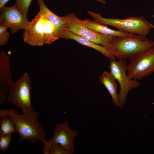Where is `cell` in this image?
Instances as JSON below:
<instances>
[{"label":"cell","mask_w":154,"mask_h":154,"mask_svg":"<svg viewBox=\"0 0 154 154\" xmlns=\"http://www.w3.org/2000/svg\"><path fill=\"white\" fill-rule=\"evenodd\" d=\"M22 37L25 42L31 46H41L45 44L43 21L39 12L24 29Z\"/></svg>","instance_id":"10"},{"label":"cell","mask_w":154,"mask_h":154,"mask_svg":"<svg viewBox=\"0 0 154 154\" xmlns=\"http://www.w3.org/2000/svg\"><path fill=\"white\" fill-rule=\"evenodd\" d=\"M49 154H70L59 143H54L50 148Z\"/></svg>","instance_id":"20"},{"label":"cell","mask_w":154,"mask_h":154,"mask_svg":"<svg viewBox=\"0 0 154 154\" xmlns=\"http://www.w3.org/2000/svg\"><path fill=\"white\" fill-rule=\"evenodd\" d=\"M153 18L154 20V15H153Z\"/></svg>","instance_id":"25"},{"label":"cell","mask_w":154,"mask_h":154,"mask_svg":"<svg viewBox=\"0 0 154 154\" xmlns=\"http://www.w3.org/2000/svg\"><path fill=\"white\" fill-rule=\"evenodd\" d=\"M8 27L0 24V45H5L9 40V32L7 30Z\"/></svg>","instance_id":"19"},{"label":"cell","mask_w":154,"mask_h":154,"mask_svg":"<svg viewBox=\"0 0 154 154\" xmlns=\"http://www.w3.org/2000/svg\"><path fill=\"white\" fill-rule=\"evenodd\" d=\"M125 60L110 59L109 68L110 72L119 83L120 90L118 94L120 107L122 108L124 105L128 92L137 88L140 83L136 80L132 79L126 74L127 65Z\"/></svg>","instance_id":"6"},{"label":"cell","mask_w":154,"mask_h":154,"mask_svg":"<svg viewBox=\"0 0 154 154\" xmlns=\"http://www.w3.org/2000/svg\"><path fill=\"white\" fill-rule=\"evenodd\" d=\"M17 132L15 124L10 117H0V137Z\"/></svg>","instance_id":"17"},{"label":"cell","mask_w":154,"mask_h":154,"mask_svg":"<svg viewBox=\"0 0 154 154\" xmlns=\"http://www.w3.org/2000/svg\"><path fill=\"white\" fill-rule=\"evenodd\" d=\"M154 47V41L146 36H114L108 50L119 60H130L140 54Z\"/></svg>","instance_id":"2"},{"label":"cell","mask_w":154,"mask_h":154,"mask_svg":"<svg viewBox=\"0 0 154 154\" xmlns=\"http://www.w3.org/2000/svg\"><path fill=\"white\" fill-rule=\"evenodd\" d=\"M31 84L28 74L25 72L17 81L13 83L9 88V102L19 107L23 112H31L34 110L30 94Z\"/></svg>","instance_id":"4"},{"label":"cell","mask_w":154,"mask_h":154,"mask_svg":"<svg viewBox=\"0 0 154 154\" xmlns=\"http://www.w3.org/2000/svg\"><path fill=\"white\" fill-rule=\"evenodd\" d=\"M15 4L19 10L24 15L27 17L29 6L32 0H15Z\"/></svg>","instance_id":"18"},{"label":"cell","mask_w":154,"mask_h":154,"mask_svg":"<svg viewBox=\"0 0 154 154\" xmlns=\"http://www.w3.org/2000/svg\"><path fill=\"white\" fill-rule=\"evenodd\" d=\"M9 0H0V9L3 6L9 1Z\"/></svg>","instance_id":"22"},{"label":"cell","mask_w":154,"mask_h":154,"mask_svg":"<svg viewBox=\"0 0 154 154\" xmlns=\"http://www.w3.org/2000/svg\"><path fill=\"white\" fill-rule=\"evenodd\" d=\"M85 26L90 30L101 34L114 36L129 37L135 34L122 31L119 30H115L108 27L105 25L101 24L94 20L86 19L83 20Z\"/></svg>","instance_id":"13"},{"label":"cell","mask_w":154,"mask_h":154,"mask_svg":"<svg viewBox=\"0 0 154 154\" xmlns=\"http://www.w3.org/2000/svg\"><path fill=\"white\" fill-rule=\"evenodd\" d=\"M40 115L34 110L20 114L13 109L0 110V117H9L14 121L19 136V143L25 140L33 143L39 141L43 143L46 141L45 132L38 120Z\"/></svg>","instance_id":"1"},{"label":"cell","mask_w":154,"mask_h":154,"mask_svg":"<svg viewBox=\"0 0 154 154\" xmlns=\"http://www.w3.org/2000/svg\"><path fill=\"white\" fill-rule=\"evenodd\" d=\"M12 83L9 57L2 51L0 53V106L5 102Z\"/></svg>","instance_id":"11"},{"label":"cell","mask_w":154,"mask_h":154,"mask_svg":"<svg viewBox=\"0 0 154 154\" xmlns=\"http://www.w3.org/2000/svg\"><path fill=\"white\" fill-rule=\"evenodd\" d=\"M62 17L65 22V30L70 31L94 43L102 45L108 49L114 36L90 30L85 26L83 20L78 19L74 13L68 14Z\"/></svg>","instance_id":"5"},{"label":"cell","mask_w":154,"mask_h":154,"mask_svg":"<svg viewBox=\"0 0 154 154\" xmlns=\"http://www.w3.org/2000/svg\"><path fill=\"white\" fill-rule=\"evenodd\" d=\"M151 28L154 29V25H153L152 24H151Z\"/></svg>","instance_id":"24"},{"label":"cell","mask_w":154,"mask_h":154,"mask_svg":"<svg viewBox=\"0 0 154 154\" xmlns=\"http://www.w3.org/2000/svg\"><path fill=\"white\" fill-rule=\"evenodd\" d=\"M39 7V13L45 16L56 27L58 36L60 37L65 30V21L62 17L58 16L51 11L47 7L43 0H37Z\"/></svg>","instance_id":"14"},{"label":"cell","mask_w":154,"mask_h":154,"mask_svg":"<svg viewBox=\"0 0 154 154\" xmlns=\"http://www.w3.org/2000/svg\"><path fill=\"white\" fill-rule=\"evenodd\" d=\"M88 13L95 21L101 24L111 25L122 31L142 36H146L151 28V24L142 15L129 17L123 19L105 18L99 13L88 11Z\"/></svg>","instance_id":"3"},{"label":"cell","mask_w":154,"mask_h":154,"mask_svg":"<svg viewBox=\"0 0 154 154\" xmlns=\"http://www.w3.org/2000/svg\"><path fill=\"white\" fill-rule=\"evenodd\" d=\"M78 135L77 131L71 129L67 121L57 124L52 137L44 143L43 149L48 152L52 145L59 143L72 154L74 151V140Z\"/></svg>","instance_id":"8"},{"label":"cell","mask_w":154,"mask_h":154,"mask_svg":"<svg viewBox=\"0 0 154 154\" xmlns=\"http://www.w3.org/2000/svg\"><path fill=\"white\" fill-rule=\"evenodd\" d=\"M127 75L131 79L140 80L154 72V48L130 60Z\"/></svg>","instance_id":"7"},{"label":"cell","mask_w":154,"mask_h":154,"mask_svg":"<svg viewBox=\"0 0 154 154\" xmlns=\"http://www.w3.org/2000/svg\"><path fill=\"white\" fill-rule=\"evenodd\" d=\"M12 133L0 137V149L6 151L8 149Z\"/></svg>","instance_id":"21"},{"label":"cell","mask_w":154,"mask_h":154,"mask_svg":"<svg viewBox=\"0 0 154 154\" xmlns=\"http://www.w3.org/2000/svg\"><path fill=\"white\" fill-rule=\"evenodd\" d=\"M98 2H100L102 3L103 4H105L106 3V2L104 0H96Z\"/></svg>","instance_id":"23"},{"label":"cell","mask_w":154,"mask_h":154,"mask_svg":"<svg viewBox=\"0 0 154 154\" xmlns=\"http://www.w3.org/2000/svg\"><path fill=\"white\" fill-rule=\"evenodd\" d=\"M0 24L9 27L13 34L20 29H25L30 24L27 17L23 15L15 4L7 7L5 6L0 9Z\"/></svg>","instance_id":"9"},{"label":"cell","mask_w":154,"mask_h":154,"mask_svg":"<svg viewBox=\"0 0 154 154\" xmlns=\"http://www.w3.org/2000/svg\"><path fill=\"white\" fill-rule=\"evenodd\" d=\"M41 15L43 21L45 44H51L60 38L58 35L56 28L45 16Z\"/></svg>","instance_id":"16"},{"label":"cell","mask_w":154,"mask_h":154,"mask_svg":"<svg viewBox=\"0 0 154 154\" xmlns=\"http://www.w3.org/2000/svg\"><path fill=\"white\" fill-rule=\"evenodd\" d=\"M60 38L66 39H72L80 44L86 46L99 51L105 56L110 59H115V57L106 47L100 44L94 43L90 40L67 30H64Z\"/></svg>","instance_id":"12"},{"label":"cell","mask_w":154,"mask_h":154,"mask_svg":"<svg viewBox=\"0 0 154 154\" xmlns=\"http://www.w3.org/2000/svg\"><path fill=\"white\" fill-rule=\"evenodd\" d=\"M99 80L111 95L114 105L120 107L117 93V85L114 76L110 72L104 71L100 76Z\"/></svg>","instance_id":"15"}]
</instances>
